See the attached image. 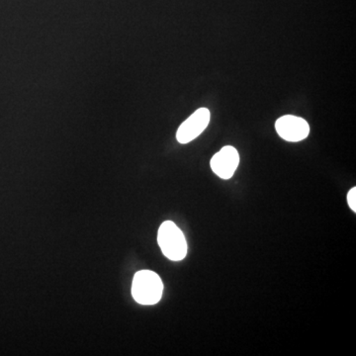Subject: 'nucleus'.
I'll return each mask as SVG.
<instances>
[{"label": "nucleus", "instance_id": "f257e3e1", "mask_svg": "<svg viewBox=\"0 0 356 356\" xmlns=\"http://www.w3.org/2000/svg\"><path fill=\"white\" fill-rule=\"evenodd\" d=\"M163 292V281L154 271L140 270L134 276L132 296L140 305H156L161 301Z\"/></svg>", "mask_w": 356, "mask_h": 356}, {"label": "nucleus", "instance_id": "f03ea898", "mask_svg": "<svg viewBox=\"0 0 356 356\" xmlns=\"http://www.w3.org/2000/svg\"><path fill=\"white\" fill-rule=\"evenodd\" d=\"M158 243L163 254L170 261H180L186 257V238L181 229L172 221H165L161 225Z\"/></svg>", "mask_w": 356, "mask_h": 356}, {"label": "nucleus", "instance_id": "7ed1b4c3", "mask_svg": "<svg viewBox=\"0 0 356 356\" xmlns=\"http://www.w3.org/2000/svg\"><path fill=\"white\" fill-rule=\"evenodd\" d=\"M211 114L207 108H200L186 119L178 128L177 139L180 144H188L195 140L209 125Z\"/></svg>", "mask_w": 356, "mask_h": 356}, {"label": "nucleus", "instance_id": "20e7f679", "mask_svg": "<svg viewBox=\"0 0 356 356\" xmlns=\"http://www.w3.org/2000/svg\"><path fill=\"white\" fill-rule=\"evenodd\" d=\"M276 132L287 142L305 140L310 133V126L306 120L293 115L280 117L275 123Z\"/></svg>", "mask_w": 356, "mask_h": 356}, {"label": "nucleus", "instance_id": "39448f33", "mask_svg": "<svg viewBox=\"0 0 356 356\" xmlns=\"http://www.w3.org/2000/svg\"><path fill=\"white\" fill-rule=\"evenodd\" d=\"M240 163V154L235 147L226 146L214 154L210 161L213 172L222 179H229L235 175Z\"/></svg>", "mask_w": 356, "mask_h": 356}, {"label": "nucleus", "instance_id": "423d86ee", "mask_svg": "<svg viewBox=\"0 0 356 356\" xmlns=\"http://www.w3.org/2000/svg\"><path fill=\"white\" fill-rule=\"evenodd\" d=\"M348 206L353 212L356 213V187L351 188L348 194Z\"/></svg>", "mask_w": 356, "mask_h": 356}]
</instances>
